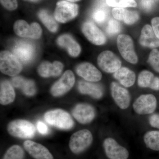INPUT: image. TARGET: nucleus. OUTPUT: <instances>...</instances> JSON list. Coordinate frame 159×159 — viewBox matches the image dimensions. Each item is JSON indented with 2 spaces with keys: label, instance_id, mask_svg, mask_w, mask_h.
<instances>
[{
  "label": "nucleus",
  "instance_id": "4",
  "mask_svg": "<svg viewBox=\"0 0 159 159\" xmlns=\"http://www.w3.org/2000/svg\"><path fill=\"white\" fill-rule=\"evenodd\" d=\"M78 10L79 7L75 3L68 1H59L56 4L54 18L59 22H67L77 16Z\"/></svg>",
  "mask_w": 159,
  "mask_h": 159
},
{
  "label": "nucleus",
  "instance_id": "7",
  "mask_svg": "<svg viewBox=\"0 0 159 159\" xmlns=\"http://www.w3.org/2000/svg\"><path fill=\"white\" fill-rule=\"evenodd\" d=\"M157 100L152 94L141 95L136 99L133 104L135 112L139 115H149L156 109Z\"/></svg>",
  "mask_w": 159,
  "mask_h": 159
},
{
  "label": "nucleus",
  "instance_id": "29",
  "mask_svg": "<svg viewBox=\"0 0 159 159\" xmlns=\"http://www.w3.org/2000/svg\"><path fill=\"white\" fill-rule=\"evenodd\" d=\"M25 153L21 147L14 145L8 149L3 159H23Z\"/></svg>",
  "mask_w": 159,
  "mask_h": 159
},
{
  "label": "nucleus",
  "instance_id": "22",
  "mask_svg": "<svg viewBox=\"0 0 159 159\" xmlns=\"http://www.w3.org/2000/svg\"><path fill=\"white\" fill-rule=\"evenodd\" d=\"M11 83L13 86L20 89L27 96H34L36 93L35 84L31 80L26 79L20 76H16L11 79Z\"/></svg>",
  "mask_w": 159,
  "mask_h": 159
},
{
  "label": "nucleus",
  "instance_id": "1",
  "mask_svg": "<svg viewBox=\"0 0 159 159\" xmlns=\"http://www.w3.org/2000/svg\"><path fill=\"white\" fill-rule=\"evenodd\" d=\"M44 119L50 125L62 129H70L73 127L74 122L70 115L66 111L56 109L47 112Z\"/></svg>",
  "mask_w": 159,
  "mask_h": 159
},
{
  "label": "nucleus",
  "instance_id": "40",
  "mask_svg": "<svg viewBox=\"0 0 159 159\" xmlns=\"http://www.w3.org/2000/svg\"><path fill=\"white\" fill-rule=\"evenodd\" d=\"M25 1H28V2H37L39 1V0H25Z\"/></svg>",
  "mask_w": 159,
  "mask_h": 159
},
{
  "label": "nucleus",
  "instance_id": "21",
  "mask_svg": "<svg viewBox=\"0 0 159 159\" xmlns=\"http://www.w3.org/2000/svg\"><path fill=\"white\" fill-rule=\"evenodd\" d=\"M78 90L83 94L89 95L95 99H99L103 96V90L101 86L88 81H79Z\"/></svg>",
  "mask_w": 159,
  "mask_h": 159
},
{
  "label": "nucleus",
  "instance_id": "33",
  "mask_svg": "<svg viewBox=\"0 0 159 159\" xmlns=\"http://www.w3.org/2000/svg\"><path fill=\"white\" fill-rule=\"evenodd\" d=\"M148 62L155 70L159 73V51L153 49L150 52Z\"/></svg>",
  "mask_w": 159,
  "mask_h": 159
},
{
  "label": "nucleus",
  "instance_id": "31",
  "mask_svg": "<svg viewBox=\"0 0 159 159\" xmlns=\"http://www.w3.org/2000/svg\"><path fill=\"white\" fill-rule=\"evenodd\" d=\"M121 29V25L118 21L110 19L107 23L106 31L109 35H114L120 32Z\"/></svg>",
  "mask_w": 159,
  "mask_h": 159
},
{
  "label": "nucleus",
  "instance_id": "9",
  "mask_svg": "<svg viewBox=\"0 0 159 159\" xmlns=\"http://www.w3.org/2000/svg\"><path fill=\"white\" fill-rule=\"evenodd\" d=\"M14 30L16 34L22 37L37 39L40 37L42 29L37 23H33L29 26L25 21L18 20L14 25Z\"/></svg>",
  "mask_w": 159,
  "mask_h": 159
},
{
  "label": "nucleus",
  "instance_id": "30",
  "mask_svg": "<svg viewBox=\"0 0 159 159\" xmlns=\"http://www.w3.org/2000/svg\"><path fill=\"white\" fill-rule=\"evenodd\" d=\"M108 6L115 8H127L136 7L137 3L134 0H106Z\"/></svg>",
  "mask_w": 159,
  "mask_h": 159
},
{
  "label": "nucleus",
  "instance_id": "25",
  "mask_svg": "<svg viewBox=\"0 0 159 159\" xmlns=\"http://www.w3.org/2000/svg\"><path fill=\"white\" fill-rule=\"evenodd\" d=\"M16 94L14 89L9 81L4 80L1 83L0 102L2 105H7L14 101Z\"/></svg>",
  "mask_w": 159,
  "mask_h": 159
},
{
  "label": "nucleus",
  "instance_id": "15",
  "mask_svg": "<svg viewBox=\"0 0 159 159\" xmlns=\"http://www.w3.org/2000/svg\"><path fill=\"white\" fill-rule=\"evenodd\" d=\"M34 46L26 41H19L13 49V54L22 62L27 63L32 59L34 54Z\"/></svg>",
  "mask_w": 159,
  "mask_h": 159
},
{
  "label": "nucleus",
  "instance_id": "11",
  "mask_svg": "<svg viewBox=\"0 0 159 159\" xmlns=\"http://www.w3.org/2000/svg\"><path fill=\"white\" fill-rule=\"evenodd\" d=\"M75 76L71 70H67L60 79L52 86L51 93L55 97H60L67 93L75 83Z\"/></svg>",
  "mask_w": 159,
  "mask_h": 159
},
{
  "label": "nucleus",
  "instance_id": "17",
  "mask_svg": "<svg viewBox=\"0 0 159 159\" xmlns=\"http://www.w3.org/2000/svg\"><path fill=\"white\" fill-rule=\"evenodd\" d=\"M24 148L31 157L35 159H53L48 149L43 145L28 140L24 142Z\"/></svg>",
  "mask_w": 159,
  "mask_h": 159
},
{
  "label": "nucleus",
  "instance_id": "5",
  "mask_svg": "<svg viewBox=\"0 0 159 159\" xmlns=\"http://www.w3.org/2000/svg\"><path fill=\"white\" fill-rule=\"evenodd\" d=\"M0 69L3 74L15 76L21 72L22 66L14 54L9 51H3L0 54Z\"/></svg>",
  "mask_w": 159,
  "mask_h": 159
},
{
  "label": "nucleus",
  "instance_id": "3",
  "mask_svg": "<svg viewBox=\"0 0 159 159\" xmlns=\"http://www.w3.org/2000/svg\"><path fill=\"white\" fill-rule=\"evenodd\" d=\"M8 132L12 136L21 139H30L34 136L35 129L32 123L27 120L18 119L9 123Z\"/></svg>",
  "mask_w": 159,
  "mask_h": 159
},
{
  "label": "nucleus",
  "instance_id": "32",
  "mask_svg": "<svg viewBox=\"0 0 159 159\" xmlns=\"http://www.w3.org/2000/svg\"><path fill=\"white\" fill-rule=\"evenodd\" d=\"M107 10L102 7L95 10L93 14V19L96 22L102 24L105 21L107 18Z\"/></svg>",
  "mask_w": 159,
  "mask_h": 159
},
{
  "label": "nucleus",
  "instance_id": "23",
  "mask_svg": "<svg viewBox=\"0 0 159 159\" xmlns=\"http://www.w3.org/2000/svg\"><path fill=\"white\" fill-rule=\"evenodd\" d=\"M57 43L60 46L65 48L73 57H77L80 54V47L78 43L69 34H63L57 39Z\"/></svg>",
  "mask_w": 159,
  "mask_h": 159
},
{
  "label": "nucleus",
  "instance_id": "38",
  "mask_svg": "<svg viewBox=\"0 0 159 159\" xmlns=\"http://www.w3.org/2000/svg\"><path fill=\"white\" fill-rule=\"evenodd\" d=\"M37 129L40 133L45 135L48 133V128L45 123L42 121H38L37 122Z\"/></svg>",
  "mask_w": 159,
  "mask_h": 159
},
{
  "label": "nucleus",
  "instance_id": "14",
  "mask_svg": "<svg viewBox=\"0 0 159 159\" xmlns=\"http://www.w3.org/2000/svg\"><path fill=\"white\" fill-rule=\"evenodd\" d=\"M74 118L82 124H88L93 120L95 110L92 106L88 103H79L75 107L72 111Z\"/></svg>",
  "mask_w": 159,
  "mask_h": 159
},
{
  "label": "nucleus",
  "instance_id": "6",
  "mask_svg": "<svg viewBox=\"0 0 159 159\" xmlns=\"http://www.w3.org/2000/svg\"><path fill=\"white\" fill-rule=\"evenodd\" d=\"M117 46L124 59L132 64H136L138 56L134 48L133 41L129 35L120 34L117 38Z\"/></svg>",
  "mask_w": 159,
  "mask_h": 159
},
{
  "label": "nucleus",
  "instance_id": "2",
  "mask_svg": "<svg viewBox=\"0 0 159 159\" xmlns=\"http://www.w3.org/2000/svg\"><path fill=\"white\" fill-rule=\"evenodd\" d=\"M93 141L92 133L88 129H81L74 133L71 136L69 146L72 152L79 154L88 148Z\"/></svg>",
  "mask_w": 159,
  "mask_h": 159
},
{
  "label": "nucleus",
  "instance_id": "13",
  "mask_svg": "<svg viewBox=\"0 0 159 159\" xmlns=\"http://www.w3.org/2000/svg\"><path fill=\"white\" fill-rule=\"evenodd\" d=\"M82 30L87 39L94 44L102 45L106 42L105 34L92 22L84 23L83 25Z\"/></svg>",
  "mask_w": 159,
  "mask_h": 159
},
{
  "label": "nucleus",
  "instance_id": "18",
  "mask_svg": "<svg viewBox=\"0 0 159 159\" xmlns=\"http://www.w3.org/2000/svg\"><path fill=\"white\" fill-rule=\"evenodd\" d=\"M63 68V66L60 61H55L53 63L49 61H43L39 66L38 72L43 77H57L61 74Z\"/></svg>",
  "mask_w": 159,
  "mask_h": 159
},
{
  "label": "nucleus",
  "instance_id": "28",
  "mask_svg": "<svg viewBox=\"0 0 159 159\" xmlns=\"http://www.w3.org/2000/svg\"><path fill=\"white\" fill-rule=\"evenodd\" d=\"M155 77L154 74L150 71H142L140 73L138 77V85L140 87L143 88H150Z\"/></svg>",
  "mask_w": 159,
  "mask_h": 159
},
{
  "label": "nucleus",
  "instance_id": "37",
  "mask_svg": "<svg viewBox=\"0 0 159 159\" xmlns=\"http://www.w3.org/2000/svg\"><path fill=\"white\" fill-rule=\"evenodd\" d=\"M151 23L155 34L159 39V17H155L152 19Z\"/></svg>",
  "mask_w": 159,
  "mask_h": 159
},
{
  "label": "nucleus",
  "instance_id": "24",
  "mask_svg": "<svg viewBox=\"0 0 159 159\" xmlns=\"http://www.w3.org/2000/svg\"><path fill=\"white\" fill-rule=\"evenodd\" d=\"M113 76L115 79L125 87H130L135 82V74L128 68L121 67L114 73Z\"/></svg>",
  "mask_w": 159,
  "mask_h": 159
},
{
  "label": "nucleus",
  "instance_id": "35",
  "mask_svg": "<svg viewBox=\"0 0 159 159\" xmlns=\"http://www.w3.org/2000/svg\"><path fill=\"white\" fill-rule=\"evenodd\" d=\"M159 0H141V5L145 10H150Z\"/></svg>",
  "mask_w": 159,
  "mask_h": 159
},
{
  "label": "nucleus",
  "instance_id": "8",
  "mask_svg": "<svg viewBox=\"0 0 159 159\" xmlns=\"http://www.w3.org/2000/svg\"><path fill=\"white\" fill-rule=\"evenodd\" d=\"M99 67L107 73H115L121 68L122 62L113 52L103 51L100 53L97 59Z\"/></svg>",
  "mask_w": 159,
  "mask_h": 159
},
{
  "label": "nucleus",
  "instance_id": "12",
  "mask_svg": "<svg viewBox=\"0 0 159 159\" xmlns=\"http://www.w3.org/2000/svg\"><path fill=\"white\" fill-rule=\"evenodd\" d=\"M110 89L111 97L119 108L122 110L128 108L131 101L129 91L115 82L111 83Z\"/></svg>",
  "mask_w": 159,
  "mask_h": 159
},
{
  "label": "nucleus",
  "instance_id": "19",
  "mask_svg": "<svg viewBox=\"0 0 159 159\" xmlns=\"http://www.w3.org/2000/svg\"><path fill=\"white\" fill-rule=\"evenodd\" d=\"M139 42L144 47L156 48L159 47V39L155 34L153 29L149 25H145L142 30Z\"/></svg>",
  "mask_w": 159,
  "mask_h": 159
},
{
  "label": "nucleus",
  "instance_id": "39",
  "mask_svg": "<svg viewBox=\"0 0 159 159\" xmlns=\"http://www.w3.org/2000/svg\"><path fill=\"white\" fill-rule=\"evenodd\" d=\"M154 90H159V77H156L150 88Z\"/></svg>",
  "mask_w": 159,
  "mask_h": 159
},
{
  "label": "nucleus",
  "instance_id": "34",
  "mask_svg": "<svg viewBox=\"0 0 159 159\" xmlns=\"http://www.w3.org/2000/svg\"><path fill=\"white\" fill-rule=\"evenodd\" d=\"M1 4L5 8L9 10H14L17 9V0H0Z\"/></svg>",
  "mask_w": 159,
  "mask_h": 159
},
{
  "label": "nucleus",
  "instance_id": "41",
  "mask_svg": "<svg viewBox=\"0 0 159 159\" xmlns=\"http://www.w3.org/2000/svg\"><path fill=\"white\" fill-rule=\"evenodd\" d=\"M66 1H67L68 2H78V1H80V0H66Z\"/></svg>",
  "mask_w": 159,
  "mask_h": 159
},
{
  "label": "nucleus",
  "instance_id": "20",
  "mask_svg": "<svg viewBox=\"0 0 159 159\" xmlns=\"http://www.w3.org/2000/svg\"><path fill=\"white\" fill-rule=\"evenodd\" d=\"M112 12L116 20L122 21L128 25H133L139 19V13L137 11H130L124 8H115Z\"/></svg>",
  "mask_w": 159,
  "mask_h": 159
},
{
  "label": "nucleus",
  "instance_id": "36",
  "mask_svg": "<svg viewBox=\"0 0 159 159\" xmlns=\"http://www.w3.org/2000/svg\"><path fill=\"white\" fill-rule=\"evenodd\" d=\"M149 122L152 127L159 129V115L154 114L151 116L149 119Z\"/></svg>",
  "mask_w": 159,
  "mask_h": 159
},
{
  "label": "nucleus",
  "instance_id": "10",
  "mask_svg": "<svg viewBox=\"0 0 159 159\" xmlns=\"http://www.w3.org/2000/svg\"><path fill=\"white\" fill-rule=\"evenodd\" d=\"M103 147L106 155L109 159H127L129 152L125 147L118 144L111 138H107L103 141Z\"/></svg>",
  "mask_w": 159,
  "mask_h": 159
},
{
  "label": "nucleus",
  "instance_id": "16",
  "mask_svg": "<svg viewBox=\"0 0 159 159\" xmlns=\"http://www.w3.org/2000/svg\"><path fill=\"white\" fill-rule=\"evenodd\" d=\"M76 72L79 76L89 82H97L102 79L101 72L95 66L89 62H84L79 65Z\"/></svg>",
  "mask_w": 159,
  "mask_h": 159
},
{
  "label": "nucleus",
  "instance_id": "27",
  "mask_svg": "<svg viewBox=\"0 0 159 159\" xmlns=\"http://www.w3.org/2000/svg\"><path fill=\"white\" fill-rule=\"evenodd\" d=\"M38 16L45 26L51 32L57 31L58 26L57 23L52 16L46 10H41L39 12Z\"/></svg>",
  "mask_w": 159,
  "mask_h": 159
},
{
  "label": "nucleus",
  "instance_id": "26",
  "mask_svg": "<svg viewBox=\"0 0 159 159\" xmlns=\"http://www.w3.org/2000/svg\"><path fill=\"white\" fill-rule=\"evenodd\" d=\"M144 141L148 148L154 151H159V131L147 132L144 136Z\"/></svg>",
  "mask_w": 159,
  "mask_h": 159
}]
</instances>
